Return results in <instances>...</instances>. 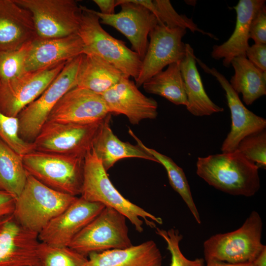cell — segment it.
I'll return each instance as SVG.
<instances>
[{"instance_id":"cell-1","label":"cell","mask_w":266,"mask_h":266,"mask_svg":"<svg viewBox=\"0 0 266 266\" xmlns=\"http://www.w3.org/2000/svg\"><path fill=\"white\" fill-rule=\"evenodd\" d=\"M259 167L237 150L199 157L197 174L215 189L233 196L255 195L260 188Z\"/></svg>"},{"instance_id":"cell-2","label":"cell","mask_w":266,"mask_h":266,"mask_svg":"<svg viewBox=\"0 0 266 266\" xmlns=\"http://www.w3.org/2000/svg\"><path fill=\"white\" fill-rule=\"evenodd\" d=\"M80 197L85 200L111 207L128 219L138 233L143 231V221L151 228L162 219L125 198L114 186L107 171L92 148L84 159L83 176Z\"/></svg>"},{"instance_id":"cell-3","label":"cell","mask_w":266,"mask_h":266,"mask_svg":"<svg viewBox=\"0 0 266 266\" xmlns=\"http://www.w3.org/2000/svg\"><path fill=\"white\" fill-rule=\"evenodd\" d=\"M77 197L55 190L28 174L12 214L23 227L38 234Z\"/></svg>"},{"instance_id":"cell-4","label":"cell","mask_w":266,"mask_h":266,"mask_svg":"<svg viewBox=\"0 0 266 266\" xmlns=\"http://www.w3.org/2000/svg\"><path fill=\"white\" fill-rule=\"evenodd\" d=\"M80 7L82 12L77 34L83 43L84 54L99 56L135 81L142 66L140 57L123 41L106 32L93 9L85 6Z\"/></svg>"},{"instance_id":"cell-5","label":"cell","mask_w":266,"mask_h":266,"mask_svg":"<svg viewBox=\"0 0 266 266\" xmlns=\"http://www.w3.org/2000/svg\"><path fill=\"white\" fill-rule=\"evenodd\" d=\"M263 221L256 211L251 212L237 230L210 236L203 243L206 263H252L266 246L261 241Z\"/></svg>"},{"instance_id":"cell-6","label":"cell","mask_w":266,"mask_h":266,"mask_svg":"<svg viewBox=\"0 0 266 266\" xmlns=\"http://www.w3.org/2000/svg\"><path fill=\"white\" fill-rule=\"evenodd\" d=\"M84 159L34 150L22 156L28 173L57 191L81 195Z\"/></svg>"},{"instance_id":"cell-7","label":"cell","mask_w":266,"mask_h":266,"mask_svg":"<svg viewBox=\"0 0 266 266\" xmlns=\"http://www.w3.org/2000/svg\"><path fill=\"white\" fill-rule=\"evenodd\" d=\"M83 54L67 61L40 96L19 113L17 117L19 133L23 140L33 142L58 101L66 92L76 87L77 76Z\"/></svg>"},{"instance_id":"cell-8","label":"cell","mask_w":266,"mask_h":266,"mask_svg":"<svg viewBox=\"0 0 266 266\" xmlns=\"http://www.w3.org/2000/svg\"><path fill=\"white\" fill-rule=\"evenodd\" d=\"M127 219L116 210L105 206L75 236L68 247L86 257L91 253L131 247L133 244Z\"/></svg>"},{"instance_id":"cell-9","label":"cell","mask_w":266,"mask_h":266,"mask_svg":"<svg viewBox=\"0 0 266 266\" xmlns=\"http://www.w3.org/2000/svg\"><path fill=\"white\" fill-rule=\"evenodd\" d=\"M31 14L37 36L54 38L77 33L82 15L74 0H14Z\"/></svg>"},{"instance_id":"cell-10","label":"cell","mask_w":266,"mask_h":266,"mask_svg":"<svg viewBox=\"0 0 266 266\" xmlns=\"http://www.w3.org/2000/svg\"><path fill=\"white\" fill-rule=\"evenodd\" d=\"M102 121L80 124L47 121L33 142L34 150L84 158Z\"/></svg>"},{"instance_id":"cell-11","label":"cell","mask_w":266,"mask_h":266,"mask_svg":"<svg viewBox=\"0 0 266 266\" xmlns=\"http://www.w3.org/2000/svg\"><path fill=\"white\" fill-rule=\"evenodd\" d=\"M66 63L26 71L13 79L0 81V110L7 116L17 117L25 107L40 96Z\"/></svg>"},{"instance_id":"cell-12","label":"cell","mask_w":266,"mask_h":266,"mask_svg":"<svg viewBox=\"0 0 266 266\" xmlns=\"http://www.w3.org/2000/svg\"><path fill=\"white\" fill-rule=\"evenodd\" d=\"M186 33V29L169 28L160 23L151 31L140 72L135 81L138 88L165 66L182 60L186 53L182 38Z\"/></svg>"},{"instance_id":"cell-13","label":"cell","mask_w":266,"mask_h":266,"mask_svg":"<svg viewBox=\"0 0 266 266\" xmlns=\"http://www.w3.org/2000/svg\"><path fill=\"white\" fill-rule=\"evenodd\" d=\"M121 6L117 13L104 15L93 10L100 24L111 26L124 35L132 44V50L143 60L146 52L148 37L158 21L149 10L133 0H116Z\"/></svg>"},{"instance_id":"cell-14","label":"cell","mask_w":266,"mask_h":266,"mask_svg":"<svg viewBox=\"0 0 266 266\" xmlns=\"http://www.w3.org/2000/svg\"><path fill=\"white\" fill-rule=\"evenodd\" d=\"M105 207L100 203L77 197L39 233V240L53 246H68L75 236Z\"/></svg>"},{"instance_id":"cell-15","label":"cell","mask_w":266,"mask_h":266,"mask_svg":"<svg viewBox=\"0 0 266 266\" xmlns=\"http://www.w3.org/2000/svg\"><path fill=\"white\" fill-rule=\"evenodd\" d=\"M38 234L23 227L13 214L0 217V266H41Z\"/></svg>"},{"instance_id":"cell-16","label":"cell","mask_w":266,"mask_h":266,"mask_svg":"<svg viewBox=\"0 0 266 266\" xmlns=\"http://www.w3.org/2000/svg\"><path fill=\"white\" fill-rule=\"evenodd\" d=\"M196 62L205 72L216 78L226 93L231 112L232 124L231 131L224 140L221 150L222 153L233 152L237 149L239 143L244 137L266 129V120L256 115L245 107L229 81L216 68L209 67L197 57Z\"/></svg>"},{"instance_id":"cell-17","label":"cell","mask_w":266,"mask_h":266,"mask_svg":"<svg viewBox=\"0 0 266 266\" xmlns=\"http://www.w3.org/2000/svg\"><path fill=\"white\" fill-rule=\"evenodd\" d=\"M109 113L101 95L75 87L66 92L51 111L48 120L62 123L92 124Z\"/></svg>"},{"instance_id":"cell-18","label":"cell","mask_w":266,"mask_h":266,"mask_svg":"<svg viewBox=\"0 0 266 266\" xmlns=\"http://www.w3.org/2000/svg\"><path fill=\"white\" fill-rule=\"evenodd\" d=\"M101 96L109 113L124 115L133 125L158 115L156 100L143 95L129 77L124 76Z\"/></svg>"},{"instance_id":"cell-19","label":"cell","mask_w":266,"mask_h":266,"mask_svg":"<svg viewBox=\"0 0 266 266\" xmlns=\"http://www.w3.org/2000/svg\"><path fill=\"white\" fill-rule=\"evenodd\" d=\"M83 54V43L77 33L54 38L37 37L29 45L25 70L34 71L67 62Z\"/></svg>"},{"instance_id":"cell-20","label":"cell","mask_w":266,"mask_h":266,"mask_svg":"<svg viewBox=\"0 0 266 266\" xmlns=\"http://www.w3.org/2000/svg\"><path fill=\"white\" fill-rule=\"evenodd\" d=\"M36 37L31 13L14 0H0V54L18 49Z\"/></svg>"},{"instance_id":"cell-21","label":"cell","mask_w":266,"mask_h":266,"mask_svg":"<svg viewBox=\"0 0 266 266\" xmlns=\"http://www.w3.org/2000/svg\"><path fill=\"white\" fill-rule=\"evenodd\" d=\"M265 0H239L233 8L236 11V23L233 32L221 45L213 46L211 55L215 60L223 59V65L231 66L232 61L238 56H245L249 45L251 21L257 11L265 4Z\"/></svg>"},{"instance_id":"cell-22","label":"cell","mask_w":266,"mask_h":266,"mask_svg":"<svg viewBox=\"0 0 266 266\" xmlns=\"http://www.w3.org/2000/svg\"><path fill=\"white\" fill-rule=\"evenodd\" d=\"M110 118L109 114L102 121L92 145V149L106 171L124 158H137L158 163L138 145L119 139L110 127Z\"/></svg>"},{"instance_id":"cell-23","label":"cell","mask_w":266,"mask_h":266,"mask_svg":"<svg viewBox=\"0 0 266 266\" xmlns=\"http://www.w3.org/2000/svg\"><path fill=\"white\" fill-rule=\"evenodd\" d=\"M87 266H162L163 257L152 240L124 249L88 255Z\"/></svg>"},{"instance_id":"cell-24","label":"cell","mask_w":266,"mask_h":266,"mask_svg":"<svg viewBox=\"0 0 266 266\" xmlns=\"http://www.w3.org/2000/svg\"><path fill=\"white\" fill-rule=\"evenodd\" d=\"M185 55L180 67L187 98V110L195 116L223 111L224 108L214 103L207 95L196 66L194 49L189 44L185 43Z\"/></svg>"},{"instance_id":"cell-25","label":"cell","mask_w":266,"mask_h":266,"mask_svg":"<svg viewBox=\"0 0 266 266\" xmlns=\"http://www.w3.org/2000/svg\"><path fill=\"white\" fill-rule=\"evenodd\" d=\"M126 76L108 62L93 54H83L76 87L102 95Z\"/></svg>"},{"instance_id":"cell-26","label":"cell","mask_w":266,"mask_h":266,"mask_svg":"<svg viewBox=\"0 0 266 266\" xmlns=\"http://www.w3.org/2000/svg\"><path fill=\"white\" fill-rule=\"evenodd\" d=\"M231 65L234 74L229 82L233 90L242 95L246 105L266 94V72L254 66L245 56L234 58Z\"/></svg>"},{"instance_id":"cell-27","label":"cell","mask_w":266,"mask_h":266,"mask_svg":"<svg viewBox=\"0 0 266 266\" xmlns=\"http://www.w3.org/2000/svg\"><path fill=\"white\" fill-rule=\"evenodd\" d=\"M180 62L169 65L166 70L160 71L145 82L142 85L144 90L165 98L175 105L186 106L188 101Z\"/></svg>"},{"instance_id":"cell-28","label":"cell","mask_w":266,"mask_h":266,"mask_svg":"<svg viewBox=\"0 0 266 266\" xmlns=\"http://www.w3.org/2000/svg\"><path fill=\"white\" fill-rule=\"evenodd\" d=\"M28 175L22 156L0 139V190L17 199L24 189Z\"/></svg>"},{"instance_id":"cell-29","label":"cell","mask_w":266,"mask_h":266,"mask_svg":"<svg viewBox=\"0 0 266 266\" xmlns=\"http://www.w3.org/2000/svg\"><path fill=\"white\" fill-rule=\"evenodd\" d=\"M129 133L135 140L137 145L153 156L158 161V163L164 166L167 172L170 186L180 195L196 222L200 224L201 223L200 216L183 169L170 157L145 146L130 129H129Z\"/></svg>"},{"instance_id":"cell-30","label":"cell","mask_w":266,"mask_h":266,"mask_svg":"<svg viewBox=\"0 0 266 266\" xmlns=\"http://www.w3.org/2000/svg\"><path fill=\"white\" fill-rule=\"evenodd\" d=\"M149 10L157 18L158 23L169 28H181L189 29L192 32L200 33L215 39L218 38L213 34L200 29L192 18L185 14H179L174 9L169 0H133Z\"/></svg>"},{"instance_id":"cell-31","label":"cell","mask_w":266,"mask_h":266,"mask_svg":"<svg viewBox=\"0 0 266 266\" xmlns=\"http://www.w3.org/2000/svg\"><path fill=\"white\" fill-rule=\"evenodd\" d=\"M37 255L41 266H87L88 259L68 246L39 243Z\"/></svg>"},{"instance_id":"cell-32","label":"cell","mask_w":266,"mask_h":266,"mask_svg":"<svg viewBox=\"0 0 266 266\" xmlns=\"http://www.w3.org/2000/svg\"><path fill=\"white\" fill-rule=\"evenodd\" d=\"M17 117H9L0 110V139L14 151L23 156L34 150L33 142L23 140L19 133Z\"/></svg>"},{"instance_id":"cell-33","label":"cell","mask_w":266,"mask_h":266,"mask_svg":"<svg viewBox=\"0 0 266 266\" xmlns=\"http://www.w3.org/2000/svg\"><path fill=\"white\" fill-rule=\"evenodd\" d=\"M246 159L259 168L266 167V129L252 133L242 139L236 149Z\"/></svg>"},{"instance_id":"cell-34","label":"cell","mask_w":266,"mask_h":266,"mask_svg":"<svg viewBox=\"0 0 266 266\" xmlns=\"http://www.w3.org/2000/svg\"><path fill=\"white\" fill-rule=\"evenodd\" d=\"M30 43L18 49L0 54V81L13 79L26 72V60Z\"/></svg>"},{"instance_id":"cell-35","label":"cell","mask_w":266,"mask_h":266,"mask_svg":"<svg viewBox=\"0 0 266 266\" xmlns=\"http://www.w3.org/2000/svg\"><path fill=\"white\" fill-rule=\"evenodd\" d=\"M155 229L156 233L166 243L167 249L171 255L170 266H204V259L189 260L183 254L179 245L183 236L178 230L171 228L165 230L157 227Z\"/></svg>"},{"instance_id":"cell-36","label":"cell","mask_w":266,"mask_h":266,"mask_svg":"<svg viewBox=\"0 0 266 266\" xmlns=\"http://www.w3.org/2000/svg\"><path fill=\"white\" fill-rule=\"evenodd\" d=\"M249 37L255 43L266 44V6L264 4L256 13L250 26Z\"/></svg>"},{"instance_id":"cell-37","label":"cell","mask_w":266,"mask_h":266,"mask_svg":"<svg viewBox=\"0 0 266 266\" xmlns=\"http://www.w3.org/2000/svg\"><path fill=\"white\" fill-rule=\"evenodd\" d=\"M246 57L254 66L266 72V44L255 43L249 46Z\"/></svg>"},{"instance_id":"cell-38","label":"cell","mask_w":266,"mask_h":266,"mask_svg":"<svg viewBox=\"0 0 266 266\" xmlns=\"http://www.w3.org/2000/svg\"><path fill=\"white\" fill-rule=\"evenodd\" d=\"M15 200L11 194L0 190V217L13 214Z\"/></svg>"},{"instance_id":"cell-39","label":"cell","mask_w":266,"mask_h":266,"mask_svg":"<svg viewBox=\"0 0 266 266\" xmlns=\"http://www.w3.org/2000/svg\"><path fill=\"white\" fill-rule=\"evenodd\" d=\"M100 9V13L104 15H111L115 13L116 0H94Z\"/></svg>"},{"instance_id":"cell-40","label":"cell","mask_w":266,"mask_h":266,"mask_svg":"<svg viewBox=\"0 0 266 266\" xmlns=\"http://www.w3.org/2000/svg\"><path fill=\"white\" fill-rule=\"evenodd\" d=\"M253 266H266V246L252 262Z\"/></svg>"},{"instance_id":"cell-41","label":"cell","mask_w":266,"mask_h":266,"mask_svg":"<svg viewBox=\"0 0 266 266\" xmlns=\"http://www.w3.org/2000/svg\"><path fill=\"white\" fill-rule=\"evenodd\" d=\"M206 263V266H253L252 263L231 264L223 262L211 261Z\"/></svg>"}]
</instances>
